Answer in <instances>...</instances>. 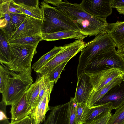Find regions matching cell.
I'll return each instance as SVG.
<instances>
[{"label": "cell", "mask_w": 124, "mask_h": 124, "mask_svg": "<svg viewBox=\"0 0 124 124\" xmlns=\"http://www.w3.org/2000/svg\"><path fill=\"white\" fill-rule=\"evenodd\" d=\"M10 14L11 22L14 31L16 30L23 23L27 15L22 13H10Z\"/></svg>", "instance_id": "d6a6232c"}, {"label": "cell", "mask_w": 124, "mask_h": 124, "mask_svg": "<svg viewBox=\"0 0 124 124\" xmlns=\"http://www.w3.org/2000/svg\"><path fill=\"white\" fill-rule=\"evenodd\" d=\"M42 22V20L27 15L19 28L13 32L9 41L35 35H41Z\"/></svg>", "instance_id": "9c48e42d"}, {"label": "cell", "mask_w": 124, "mask_h": 124, "mask_svg": "<svg viewBox=\"0 0 124 124\" xmlns=\"http://www.w3.org/2000/svg\"><path fill=\"white\" fill-rule=\"evenodd\" d=\"M113 109L112 103L110 102L89 107L85 123L91 121L104 112Z\"/></svg>", "instance_id": "603a6c76"}, {"label": "cell", "mask_w": 124, "mask_h": 124, "mask_svg": "<svg viewBox=\"0 0 124 124\" xmlns=\"http://www.w3.org/2000/svg\"><path fill=\"white\" fill-rule=\"evenodd\" d=\"M111 6L112 8L116 7H124V0H112Z\"/></svg>", "instance_id": "836d02e7"}, {"label": "cell", "mask_w": 124, "mask_h": 124, "mask_svg": "<svg viewBox=\"0 0 124 124\" xmlns=\"http://www.w3.org/2000/svg\"><path fill=\"white\" fill-rule=\"evenodd\" d=\"M108 124H124V104L116 110Z\"/></svg>", "instance_id": "f546056e"}, {"label": "cell", "mask_w": 124, "mask_h": 124, "mask_svg": "<svg viewBox=\"0 0 124 124\" xmlns=\"http://www.w3.org/2000/svg\"><path fill=\"white\" fill-rule=\"evenodd\" d=\"M84 72L90 77L93 90L97 91L121 75L122 71L119 69L113 68L93 73Z\"/></svg>", "instance_id": "30bf717a"}, {"label": "cell", "mask_w": 124, "mask_h": 124, "mask_svg": "<svg viewBox=\"0 0 124 124\" xmlns=\"http://www.w3.org/2000/svg\"><path fill=\"white\" fill-rule=\"evenodd\" d=\"M107 33L115 43L118 48L124 44V21H117L108 23Z\"/></svg>", "instance_id": "d6986e66"}, {"label": "cell", "mask_w": 124, "mask_h": 124, "mask_svg": "<svg viewBox=\"0 0 124 124\" xmlns=\"http://www.w3.org/2000/svg\"><path fill=\"white\" fill-rule=\"evenodd\" d=\"M68 62L67 61L61 64L45 76L47 77L50 81L56 83L60 77L61 72Z\"/></svg>", "instance_id": "4dcf8cb0"}, {"label": "cell", "mask_w": 124, "mask_h": 124, "mask_svg": "<svg viewBox=\"0 0 124 124\" xmlns=\"http://www.w3.org/2000/svg\"><path fill=\"white\" fill-rule=\"evenodd\" d=\"M25 124H36L33 119L30 116Z\"/></svg>", "instance_id": "8d00e7d4"}, {"label": "cell", "mask_w": 124, "mask_h": 124, "mask_svg": "<svg viewBox=\"0 0 124 124\" xmlns=\"http://www.w3.org/2000/svg\"><path fill=\"white\" fill-rule=\"evenodd\" d=\"M122 81L121 75L114 79L99 90L97 91L93 90L88 99L87 105L89 107L94 105L111 88L120 85Z\"/></svg>", "instance_id": "ffe728a7"}, {"label": "cell", "mask_w": 124, "mask_h": 124, "mask_svg": "<svg viewBox=\"0 0 124 124\" xmlns=\"http://www.w3.org/2000/svg\"><path fill=\"white\" fill-rule=\"evenodd\" d=\"M11 106L10 112L11 122L20 120L29 116L31 113L26 100L25 93L18 100Z\"/></svg>", "instance_id": "e0dca14e"}, {"label": "cell", "mask_w": 124, "mask_h": 124, "mask_svg": "<svg viewBox=\"0 0 124 124\" xmlns=\"http://www.w3.org/2000/svg\"><path fill=\"white\" fill-rule=\"evenodd\" d=\"M29 116L20 120L13 122L9 123L7 124H25L28 119Z\"/></svg>", "instance_id": "e575fe53"}, {"label": "cell", "mask_w": 124, "mask_h": 124, "mask_svg": "<svg viewBox=\"0 0 124 124\" xmlns=\"http://www.w3.org/2000/svg\"><path fill=\"white\" fill-rule=\"evenodd\" d=\"M116 51L118 54L124 57V44L118 48Z\"/></svg>", "instance_id": "d590c367"}, {"label": "cell", "mask_w": 124, "mask_h": 124, "mask_svg": "<svg viewBox=\"0 0 124 124\" xmlns=\"http://www.w3.org/2000/svg\"><path fill=\"white\" fill-rule=\"evenodd\" d=\"M49 80L47 76L41 75L37 78L35 81L30 85L25 93L26 100L31 112L37 105L42 87Z\"/></svg>", "instance_id": "5bb4252c"}, {"label": "cell", "mask_w": 124, "mask_h": 124, "mask_svg": "<svg viewBox=\"0 0 124 124\" xmlns=\"http://www.w3.org/2000/svg\"><path fill=\"white\" fill-rule=\"evenodd\" d=\"M38 44L33 45L10 43L11 61L8 67L11 71L31 74V64L33 57L37 53Z\"/></svg>", "instance_id": "5b68a950"}, {"label": "cell", "mask_w": 124, "mask_h": 124, "mask_svg": "<svg viewBox=\"0 0 124 124\" xmlns=\"http://www.w3.org/2000/svg\"><path fill=\"white\" fill-rule=\"evenodd\" d=\"M43 40L42 34H38L10 41L9 42L12 44L33 45L38 44L39 42Z\"/></svg>", "instance_id": "d4e9b609"}, {"label": "cell", "mask_w": 124, "mask_h": 124, "mask_svg": "<svg viewBox=\"0 0 124 124\" xmlns=\"http://www.w3.org/2000/svg\"><path fill=\"white\" fill-rule=\"evenodd\" d=\"M31 74L28 72L18 73L11 71V76L2 93V100L6 106H11L25 93L33 83Z\"/></svg>", "instance_id": "277c9868"}, {"label": "cell", "mask_w": 124, "mask_h": 124, "mask_svg": "<svg viewBox=\"0 0 124 124\" xmlns=\"http://www.w3.org/2000/svg\"><path fill=\"white\" fill-rule=\"evenodd\" d=\"M10 13H22L16 9L12 0H0V18L3 17L6 14Z\"/></svg>", "instance_id": "cb8c5ba5"}, {"label": "cell", "mask_w": 124, "mask_h": 124, "mask_svg": "<svg viewBox=\"0 0 124 124\" xmlns=\"http://www.w3.org/2000/svg\"><path fill=\"white\" fill-rule=\"evenodd\" d=\"M43 40L47 41L69 39H82L87 36L81 32L67 30L56 32L42 34Z\"/></svg>", "instance_id": "ac0fdd59"}, {"label": "cell", "mask_w": 124, "mask_h": 124, "mask_svg": "<svg viewBox=\"0 0 124 124\" xmlns=\"http://www.w3.org/2000/svg\"><path fill=\"white\" fill-rule=\"evenodd\" d=\"M40 7L42 16V34L67 30L81 32L73 21L55 7L50 6L43 0Z\"/></svg>", "instance_id": "7a4b0ae2"}, {"label": "cell", "mask_w": 124, "mask_h": 124, "mask_svg": "<svg viewBox=\"0 0 124 124\" xmlns=\"http://www.w3.org/2000/svg\"><path fill=\"white\" fill-rule=\"evenodd\" d=\"M116 46L115 43L107 33L98 34L85 43L79 58L77 77L84 72L87 65L95 56Z\"/></svg>", "instance_id": "3957f363"}, {"label": "cell", "mask_w": 124, "mask_h": 124, "mask_svg": "<svg viewBox=\"0 0 124 124\" xmlns=\"http://www.w3.org/2000/svg\"><path fill=\"white\" fill-rule=\"evenodd\" d=\"M113 68L124 71V57L118 54L115 47L95 56L87 65L84 72L93 73Z\"/></svg>", "instance_id": "8992f818"}, {"label": "cell", "mask_w": 124, "mask_h": 124, "mask_svg": "<svg viewBox=\"0 0 124 124\" xmlns=\"http://www.w3.org/2000/svg\"><path fill=\"white\" fill-rule=\"evenodd\" d=\"M109 102L112 103L113 109L115 110L124 104V81H122L120 85L111 88L94 105Z\"/></svg>", "instance_id": "7c38bea8"}, {"label": "cell", "mask_w": 124, "mask_h": 124, "mask_svg": "<svg viewBox=\"0 0 124 124\" xmlns=\"http://www.w3.org/2000/svg\"><path fill=\"white\" fill-rule=\"evenodd\" d=\"M54 84L46 90L40 101L31 111L29 115L33 119L36 124H41L45 121L46 114L51 109L49 103Z\"/></svg>", "instance_id": "4fadbf2b"}, {"label": "cell", "mask_w": 124, "mask_h": 124, "mask_svg": "<svg viewBox=\"0 0 124 124\" xmlns=\"http://www.w3.org/2000/svg\"><path fill=\"white\" fill-rule=\"evenodd\" d=\"M64 47V45L55 46L50 51L42 56L36 62L32 65L31 68L37 73L40 69L58 53Z\"/></svg>", "instance_id": "7402d4cb"}, {"label": "cell", "mask_w": 124, "mask_h": 124, "mask_svg": "<svg viewBox=\"0 0 124 124\" xmlns=\"http://www.w3.org/2000/svg\"><path fill=\"white\" fill-rule=\"evenodd\" d=\"M9 39L1 30L0 34V63L8 67L11 61Z\"/></svg>", "instance_id": "44dd1931"}, {"label": "cell", "mask_w": 124, "mask_h": 124, "mask_svg": "<svg viewBox=\"0 0 124 124\" xmlns=\"http://www.w3.org/2000/svg\"><path fill=\"white\" fill-rule=\"evenodd\" d=\"M48 3L75 23L83 34L89 36L107 33L108 23L106 18L98 17L88 13L80 4L66 0H49Z\"/></svg>", "instance_id": "6da1fadb"}, {"label": "cell", "mask_w": 124, "mask_h": 124, "mask_svg": "<svg viewBox=\"0 0 124 124\" xmlns=\"http://www.w3.org/2000/svg\"><path fill=\"white\" fill-rule=\"evenodd\" d=\"M78 80L74 99L78 104H87L93 86L89 76L85 72L80 75Z\"/></svg>", "instance_id": "8fae6325"}, {"label": "cell", "mask_w": 124, "mask_h": 124, "mask_svg": "<svg viewBox=\"0 0 124 124\" xmlns=\"http://www.w3.org/2000/svg\"><path fill=\"white\" fill-rule=\"evenodd\" d=\"M11 71L4 65H0V92L1 94L5 86L11 76Z\"/></svg>", "instance_id": "4316f807"}, {"label": "cell", "mask_w": 124, "mask_h": 124, "mask_svg": "<svg viewBox=\"0 0 124 124\" xmlns=\"http://www.w3.org/2000/svg\"><path fill=\"white\" fill-rule=\"evenodd\" d=\"M68 103L69 124H76L78 104L74 98H71Z\"/></svg>", "instance_id": "f1b7e54d"}, {"label": "cell", "mask_w": 124, "mask_h": 124, "mask_svg": "<svg viewBox=\"0 0 124 124\" xmlns=\"http://www.w3.org/2000/svg\"><path fill=\"white\" fill-rule=\"evenodd\" d=\"M85 43L83 40L77 39L64 45L62 49L37 73L42 75H46L61 64L69 61L81 51Z\"/></svg>", "instance_id": "52a82bcc"}, {"label": "cell", "mask_w": 124, "mask_h": 124, "mask_svg": "<svg viewBox=\"0 0 124 124\" xmlns=\"http://www.w3.org/2000/svg\"><path fill=\"white\" fill-rule=\"evenodd\" d=\"M89 109V107L87 104H78L76 124H84L85 123Z\"/></svg>", "instance_id": "484cf974"}, {"label": "cell", "mask_w": 124, "mask_h": 124, "mask_svg": "<svg viewBox=\"0 0 124 124\" xmlns=\"http://www.w3.org/2000/svg\"><path fill=\"white\" fill-rule=\"evenodd\" d=\"M4 18L2 20V25L0 26V30L2 31L10 39L14 30L11 22L10 14H5L4 17Z\"/></svg>", "instance_id": "83f0119b"}, {"label": "cell", "mask_w": 124, "mask_h": 124, "mask_svg": "<svg viewBox=\"0 0 124 124\" xmlns=\"http://www.w3.org/2000/svg\"><path fill=\"white\" fill-rule=\"evenodd\" d=\"M68 103L50 108V111L43 124H69Z\"/></svg>", "instance_id": "2e32d148"}, {"label": "cell", "mask_w": 124, "mask_h": 124, "mask_svg": "<svg viewBox=\"0 0 124 124\" xmlns=\"http://www.w3.org/2000/svg\"><path fill=\"white\" fill-rule=\"evenodd\" d=\"M111 111L104 112L91 121L84 124H108L112 115Z\"/></svg>", "instance_id": "1f68e13d"}, {"label": "cell", "mask_w": 124, "mask_h": 124, "mask_svg": "<svg viewBox=\"0 0 124 124\" xmlns=\"http://www.w3.org/2000/svg\"><path fill=\"white\" fill-rule=\"evenodd\" d=\"M12 2L16 9L22 14L42 20V13L39 7V0H12Z\"/></svg>", "instance_id": "9a60e30c"}, {"label": "cell", "mask_w": 124, "mask_h": 124, "mask_svg": "<svg viewBox=\"0 0 124 124\" xmlns=\"http://www.w3.org/2000/svg\"><path fill=\"white\" fill-rule=\"evenodd\" d=\"M115 8L120 14L124 15V7H116Z\"/></svg>", "instance_id": "74e56055"}, {"label": "cell", "mask_w": 124, "mask_h": 124, "mask_svg": "<svg viewBox=\"0 0 124 124\" xmlns=\"http://www.w3.org/2000/svg\"><path fill=\"white\" fill-rule=\"evenodd\" d=\"M121 76L122 79V81H124V71L122 72L121 75Z\"/></svg>", "instance_id": "f35d334b"}, {"label": "cell", "mask_w": 124, "mask_h": 124, "mask_svg": "<svg viewBox=\"0 0 124 124\" xmlns=\"http://www.w3.org/2000/svg\"><path fill=\"white\" fill-rule=\"evenodd\" d=\"M112 0H83L80 4L83 10L89 14L106 18L112 12Z\"/></svg>", "instance_id": "ba28073f"}]
</instances>
